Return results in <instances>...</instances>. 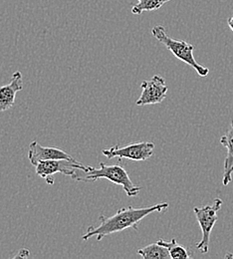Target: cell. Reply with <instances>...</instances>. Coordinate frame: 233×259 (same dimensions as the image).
Here are the masks:
<instances>
[{
	"mask_svg": "<svg viewBox=\"0 0 233 259\" xmlns=\"http://www.w3.org/2000/svg\"><path fill=\"white\" fill-rule=\"evenodd\" d=\"M227 24H228V26H229L230 30L233 32V16L232 17H230V18L227 20Z\"/></svg>",
	"mask_w": 233,
	"mask_h": 259,
	"instance_id": "9a60e30c",
	"label": "cell"
},
{
	"mask_svg": "<svg viewBox=\"0 0 233 259\" xmlns=\"http://www.w3.org/2000/svg\"><path fill=\"white\" fill-rule=\"evenodd\" d=\"M23 89V77L20 71L13 73L10 82L0 87V113L12 108L18 92Z\"/></svg>",
	"mask_w": 233,
	"mask_h": 259,
	"instance_id": "9c48e42d",
	"label": "cell"
},
{
	"mask_svg": "<svg viewBox=\"0 0 233 259\" xmlns=\"http://www.w3.org/2000/svg\"><path fill=\"white\" fill-rule=\"evenodd\" d=\"M136 253L144 259H169V251L166 246L158 242L151 243L144 248H141Z\"/></svg>",
	"mask_w": 233,
	"mask_h": 259,
	"instance_id": "8fae6325",
	"label": "cell"
},
{
	"mask_svg": "<svg viewBox=\"0 0 233 259\" xmlns=\"http://www.w3.org/2000/svg\"><path fill=\"white\" fill-rule=\"evenodd\" d=\"M142 93L136 100V106H148L162 103L167 95L166 80L160 76L155 75L149 80H145L141 84Z\"/></svg>",
	"mask_w": 233,
	"mask_h": 259,
	"instance_id": "52a82bcc",
	"label": "cell"
},
{
	"mask_svg": "<svg viewBox=\"0 0 233 259\" xmlns=\"http://www.w3.org/2000/svg\"><path fill=\"white\" fill-rule=\"evenodd\" d=\"M220 143L227 150V155L224 160L222 185L228 186L232 181L233 174V121L231 122L230 128L227 130L226 134L221 137Z\"/></svg>",
	"mask_w": 233,
	"mask_h": 259,
	"instance_id": "30bf717a",
	"label": "cell"
},
{
	"mask_svg": "<svg viewBox=\"0 0 233 259\" xmlns=\"http://www.w3.org/2000/svg\"><path fill=\"white\" fill-rule=\"evenodd\" d=\"M82 171L85 174V176H82L77 170L72 179L79 182H95L104 179L113 184L121 186L125 193L130 197L137 195L141 192V187L133 184L128 171L121 164L108 165L104 162H100V167L97 168L91 165H87V168Z\"/></svg>",
	"mask_w": 233,
	"mask_h": 259,
	"instance_id": "7a4b0ae2",
	"label": "cell"
},
{
	"mask_svg": "<svg viewBox=\"0 0 233 259\" xmlns=\"http://www.w3.org/2000/svg\"><path fill=\"white\" fill-rule=\"evenodd\" d=\"M87 168L86 165L81 162H73L68 160H49L42 161L35 165L36 175L43 179L48 185H54V175L63 174L69 177H74L78 169L85 170Z\"/></svg>",
	"mask_w": 233,
	"mask_h": 259,
	"instance_id": "8992f818",
	"label": "cell"
},
{
	"mask_svg": "<svg viewBox=\"0 0 233 259\" xmlns=\"http://www.w3.org/2000/svg\"><path fill=\"white\" fill-rule=\"evenodd\" d=\"M28 160L34 166L39 162L49 160H68L77 162L65 151L56 147H44L40 145L37 141H34L29 146Z\"/></svg>",
	"mask_w": 233,
	"mask_h": 259,
	"instance_id": "ba28073f",
	"label": "cell"
},
{
	"mask_svg": "<svg viewBox=\"0 0 233 259\" xmlns=\"http://www.w3.org/2000/svg\"><path fill=\"white\" fill-rule=\"evenodd\" d=\"M30 257V251L27 249V248H22V249H20L19 251H18V253L17 254H15L14 256H13V258H22V259H26L29 258Z\"/></svg>",
	"mask_w": 233,
	"mask_h": 259,
	"instance_id": "5bb4252c",
	"label": "cell"
},
{
	"mask_svg": "<svg viewBox=\"0 0 233 259\" xmlns=\"http://www.w3.org/2000/svg\"><path fill=\"white\" fill-rule=\"evenodd\" d=\"M167 208V202H162L147 207L136 208L133 206H128L120 208L112 217H100V225L96 227H89L87 232L82 236V239L88 240L96 236L97 240L101 241L107 235L121 232L128 228H134L137 230L138 224L149 214L154 212H165Z\"/></svg>",
	"mask_w": 233,
	"mask_h": 259,
	"instance_id": "6da1fadb",
	"label": "cell"
},
{
	"mask_svg": "<svg viewBox=\"0 0 233 259\" xmlns=\"http://www.w3.org/2000/svg\"><path fill=\"white\" fill-rule=\"evenodd\" d=\"M222 203L223 202L220 198H215L211 205L194 208V212L197 217L202 232L201 240L197 244V248L203 254L208 252L210 234L214 225L217 222V212L220 210Z\"/></svg>",
	"mask_w": 233,
	"mask_h": 259,
	"instance_id": "277c9868",
	"label": "cell"
},
{
	"mask_svg": "<svg viewBox=\"0 0 233 259\" xmlns=\"http://www.w3.org/2000/svg\"><path fill=\"white\" fill-rule=\"evenodd\" d=\"M158 243L167 247L171 259H190L192 257L191 254L189 253V251L187 250V248L179 245L174 238L171 239L170 241L160 239L158 241Z\"/></svg>",
	"mask_w": 233,
	"mask_h": 259,
	"instance_id": "7c38bea8",
	"label": "cell"
},
{
	"mask_svg": "<svg viewBox=\"0 0 233 259\" xmlns=\"http://www.w3.org/2000/svg\"><path fill=\"white\" fill-rule=\"evenodd\" d=\"M168 1H170V0H168Z\"/></svg>",
	"mask_w": 233,
	"mask_h": 259,
	"instance_id": "2e32d148",
	"label": "cell"
},
{
	"mask_svg": "<svg viewBox=\"0 0 233 259\" xmlns=\"http://www.w3.org/2000/svg\"><path fill=\"white\" fill-rule=\"evenodd\" d=\"M168 0H137L136 4L132 7V13L139 15L146 11L159 10Z\"/></svg>",
	"mask_w": 233,
	"mask_h": 259,
	"instance_id": "4fadbf2b",
	"label": "cell"
},
{
	"mask_svg": "<svg viewBox=\"0 0 233 259\" xmlns=\"http://www.w3.org/2000/svg\"><path fill=\"white\" fill-rule=\"evenodd\" d=\"M152 34L158 41L164 44L177 59L194 68L200 77H206L208 75L209 69L198 63L194 56V45L188 43L184 40H178L169 37L165 27L162 25L154 26L152 29Z\"/></svg>",
	"mask_w": 233,
	"mask_h": 259,
	"instance_id": "3957f363",
	"label": "cell"
},
{
	"mask_svg": "<svg viewBox=\"0 0 233 259\" xmlns=\"http://www.w3.org/2000/svg\"><path fill=\"white\" fill-rule=\"evenodd\" d=\"M155 152V144L152 142H137L128 146L119 145L103 150V155L107 159L118 158L119 160L127 159L134 162H143L150 159Z\"/></svg>",
	"mask_w": 233,
	"mask_h": 259,
	"instance_id": "5b68a950",
	"label": "cell"
}]
</instances>
